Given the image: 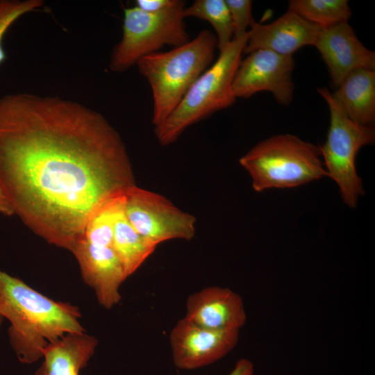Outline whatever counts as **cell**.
<instances>
[{"label": "cell", "instance_id": "obj_1", "mask_svg": "<svg viewBox=\"0 0 375 375\" xmlns=\"http://www.w3.org/2000/svg\"><path fill=\"white\" fill-rule=\"evenodd\" d=\"M135 185L126 147L99 112L54 96L0 98V186L49 243L72 251L93 214Z\"/></svg>", "mask_w": 375, "mask_h": 375}, {"label": "cell", "instance_id": "obj_2", "mask_svg": "<svg viewBox=\"0 0 375 375\" xmlns=\"http://www.w3.org/2000/svg\"><path fill=\"white\" fill-rule=\"evenodd\" d=\"M0 315L10 323V346L24 364L39 360L47 347L62 336L85 332L77 306L54 301L1 270Z\"/></svg>", "mask_w": 375, "mask_h": 375}, {"label": "cell", "instance_id": "obj_3", "mask_svg": "<svg viewBox=\"0 0 375 375\" xmlns=\"http://www.w3.org/2000/svg\"><path fill=\"white\" fill-rule=\"evenodd\" d=\"M217 47L215 35L202 30L192 40L167 51L142 57L136 64L150 85L153 99L152 123L162 124L196 80L212 63Z\"/></svg>", "mask_w": 375, "mask_h": 375}, {"label": "cell", "instance_id": "obj_4", "mask_svg": "<svg viewBox=\"0 0 375 375\" xmlns=\"http://www.w3.org/2000/svg\"><path fill=\"white\" fill-rule=\"evenodd\" d=\"M247 40L248 32L219 51L216 61L196 80L167 119L155 127L160 145L174 143L191 125L234 103L233 81Z\"/></svg>", "mask_w": 375, "mask_h": 375}, {"label": "cell", "instance_id": "obj_5", "mask_svg": "<svg viewBox=\"0 0 375 375\" xmlns=\"http://www.w3.org/2000/svg\"><path fill=\"white\" fill-rule=\"evenodd\" d=\"M319 147L290 134L269 138L239 162L249 174L255 191L291 188L327 176Z\"/></svg>", "mask_w": 375, "mask_h": 375}, {"label": "cell", "instance_id": "obj_6", "mask_svg": "<svg viewBox=\"0 0 375 375\" xmlns=\"http://www.w3.org/2000/svg\"><path fill=\"white\" fill-rule=\"evenodd\" d=\"M185 8V2L177 0L173 6L156 13L135 6L124 8L123 35L112 51L110 70L124 72L165 45L176 47L190 41L184 22Z\"/></svg>", "mask_w": 375, "mask_h": 375}, {"label": "cell", "instance_id": "obj_7", "mask_svg": "<svg viewBox=\"0 0 375 375\" xmlns=\"http://www.w3.org/2000/svg\"><path fill=\"white\" fill-rule=\"evenodd\" d=\"M317 92L326 101L330 111L327 138L319 147L324 168L327 176L337 183L344 203L353 208L359 197L365 193L362 179L356 171V155L362 147L374 142V129L349 119L326 88H319Z\"/></svg>", "mask_w": 375, "mask_h": 375}, {"label": "cell", "instance_id": "obj_8", "mask_svg": "<svg viewBox=\"0 0 375 375\" xmlns=\"http://www.w3.org/2000/svg\"><path fill=\"white\" fill-rule=\"evenodd\" d=\"M124 210L133 227L156 246L169 240H190L195 235L192 215L164 196L136 185L124 193Z\"/></svg>", "mask_w": 375, "mask_h": 375}, {"label": "cell", "instance_id": "obj_9", "mask_svg": "<svg viewBox=\"0 0 375 375\" xmlns=\"http://www.w3.org/2000/svg\"><path fill=\"white\" fill-rule=\"evenodd\" d=\"M294 67L292 56L259 49L249 53L241 60L233 81L236 98H249L254 94L268 91L279 103L292 101L294 84L292 74Z\"/></svg>", "mask_w": 375, "mask_h": 375}, {"label": "cell", "instance_id": "obj_10", "mask_svg": "<svg viewBox=\"0 0 375 375\" xmlns=\"http://www.w3.org/2000/svg\"><path fill=\"white\" fill-rule=\"evenodd\" d=\"M239 334L238 330L204 328L184 317L176 323L169 335L173 362L182 369L210 365L233 349Z\"/></svg>", "mask_w": 375, "mask_h": 375}, {"label": "cell", "instance_id": "obj_11", "mask_svg": "<svg viewBox=\"0 0 375 375\" xmlns=\"http://www.w3.org/2000/svg\"><path fill=\"white\" fill-rule=\"evenodd\" d=\"M85 283L94 291L99 303L107 309L121 300L119 288L127 276L112 246L81 239L72 251Z\"/></svg>", "mask_w": 375, "mask_h": 375}, {"label": "cell", "instance_id": "obj_12", "mask_svg": "<svg viewBox=\"0 0 375 375\" xmlns=\"http://www.w3.org/2000/svg\"><path fill=\"white\" fill-rule=\"evenodd\" d=\"M314 46L321 53L336 88L351 72L375 68L374 52L362 44L347 22L322 28Z\"/></svg>", "mask_w": 375, "mask_h": 375}, {"label": "cell", "instance_id": "obj_13", "mask_svg": "<svg viewBox=\"0 0 375 375\" xmlns=\"http://www.w3.org/2000/svg\"><path fill=\"white\" fill-rule=\"evenodd\" d=\"M321 28L290 10L267 24L254 21L248 31L244 53L265 49L292 56L304 46H314Z\"/></svg>", "mask_w": 375, "mask_h": 375}, {"label": "cell", "instance_id": "obj_14", "mask_svg": "<svg viewBox=\"0 0 375 375\" xmlns=\"http://www.w3.org/2000/svg\"><path fill=\"white\" fill-rule=\"evenodd\" d=\"M185 318L213 330H238L247 314L242 297L228 288L208 287L190 295Z\"/></svg>", "mask_w": 375, "mask_h": 375}, {"label": "cell", "instance_id": "obj_15", "mask_svg": "<svg viewBox=\"0 0 375 375\" xmlns=\"http://www.w3.org/2000/svg\"><path fill=\"white\" fill-rule=\"evenodd\" d=\"M97 344V339L85 332L68 333L47 347L35 375H78Z\"/></svg>", "mask_w": 375, "mask_h": 375}, {"label": "cell", "instance_id": "obj_16", "mask_svg": "<svg viewBox=\"0 0 375 375\" xmlns=\"http://www.w3.org/2000/svg\"><path fill=\"white\" fill-rule=\"evenodd\" d=\"M331 94L343 112L353 122L369 126L374 121V69L358 68L351 72Z\"/></svg>", "mask_w": 375, "mask_h": 375}, {"label": "cell", "instance_id": "obj_17", "mask_svg": "<svg viewBox=\"0 0 375 375\" xmlns=\"http://www.w3.org/2000/svg\"><path fill=\"white\" fill-rule=\"evenodd\" d=\"M112 247L128 278L140 267L157 246L133 227L125 215L123 204L114 226Z\"/></svg>", "mask_w": 375, "mask_h": 375}, {"label": "cell", "instance_id": "obj_18", "mask_svg": "<svg viewBox=\"0 0 375 375\" xmlns=\"http://www.w3.org/2000/svg\"><path fill=\"white\" fill-rule=\"evenodd\" d=\"M288 10L320 28L346 22L351 15L347 0H292Z\"/></svg>", "mask_w": 375, "mask_h": 375}, {"label": "cell", "instance_id": "obj_19", "mask_svg": "<svg viewBox=\"0 0 375 375\" xmlns=\"http://www.w3.org/2000/svg\"><path fill=\"white\" fill-rule=\"evenodd\" d=\"M184 17H196L208 22L216 33L219 51L234 38L233 26L225 0H196L185 8Z\"/></svg>", "mask_w": 375, "mask_h": 375}, {"label": "cell", "instance_id": "obj_20", "mask_svg": "<svg viewBox=\"0 0 375 375\" xmlns=\"http://www.w3.org/2000/svg\"><path fill=\"white\" fill-rule=\"evenodd\" d=\"M43 4L42 0H0V65L6 59L3 39L8 29L20 17L39 9Z\"/></svg>", "mask_w": 375, "mask_h": 375}, {"label": "cell", "instance_id": "obj_21", "mask_svg": "<svg viewBox=\"0 0 375 375\" xmlns=\"http://www.w3.org/2000/svg\"><path fill=\"white\" fill-rule=\"evenodd\" d=\"M231 17L234 38H240L247 33V28L254 22L251 14V1L225 0Z\"/></svg>", "mask_w": 375, "mask_h": 375}, {"label": "cell", "instance_id": "obj_22", "mask_svg": "<svg viewBox=\"0 0 375 375\" xmlns=\"http://www.w3.org/2000/svg\"><path fill=\"white\" fill-rule=\"evenodd\" d=\"M177 0H137L135 7L150 13L163 11L173 6Z\"/></svg>", "mask_w": 375, "mask_h": 375}, {"label": "cell", "instance_id": "obj_23", "mask_svg": "<svg viewBox=\"0 0 375 375\" xmlns=\"http://www.w3.org/2000/svg\"><path fill=\"white\" fill-rule=\"evenodd\" d=\"M253 365L251 361L242 358L236 362L233 369L228 375H253Z\"/></svg>", "mask_w": 375, "mask_h": 375}, {"label": "cell", "instance_id": "obj_24", "mask_svg": "<svg viewBox=\"0 0 375 375\" xmlns=\"http://www.w3.org/2000/svg\"><path fill=\"white\" fill-rule=\"evenodd\" d=\"M0 213L10 216L14 215L12 208L0 186Z\"/></svg>", "mask_w": 375, "mask_h": 375}, {"label": "cell", "instance_id": "obj_25", "mask_svg": "<svg viewBox=\"0 0 375 375\" xmlns=\"http://www.w3.org/2000/svg\"><path fill=\"white\" fill-rule=\"evenodd\" d=\"M3 320V317L0 315V326L2 324Z\"/></svg>", "mask_w": 375, "mask_h": 375}]
</instances>
